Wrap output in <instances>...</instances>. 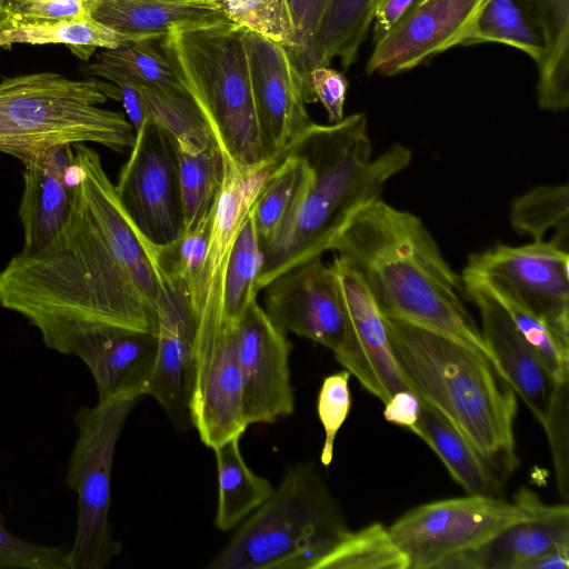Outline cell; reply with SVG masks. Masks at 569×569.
Returning a JSON list of instances; mask_svg holds the SVG:
<instances>
[{
    "label": "cell",
    "mask_w": 569,
    "mask_h": 569,
    "mask_svg": "<svg viewBox=\"0 0 569 569\" xmlns=\"http://www.w3.org/2000/svg\"><path fill=\"white\" fill-rule=\"evenodd\" d=\"M425 0H377L372 14L373 43L382 40Z\"/></svg>",
    "instance_id": "cell-45"
},
{
    "label": "cell",
    "mask_w": 569,
    "mask_h": 569,
    "mask_svg": "<svg viewBox=\"0 0 569 569\" xmlns=\"http://www.w3.org/2000/svg\"><path fill=\"white\" fill-rule=\"evenodd\" d=\"M139 396L123 395L74 416L78 437L66 476L78 497L77 528L68 561L70 569H103L121 550L109 521L113 457L124 422Z\"/></svg>",
    "instance_id": "cell-8"
},
{
    "label": "cell",
    "mask_w": 569,
    "mask_h": 569,
    "mask_svg": "<svg viewBox=\"0 0 569 569\" xmlns=\"http://www.w3.org/2000/svg\"><path fill=\"white\" fill-rule=\"evenodd\" d=\"M253 103L267 159L281 156L313 122L303 78L287 48L243 29Z\"/></svg>",
    "instance_id": "cell-14"
},
{
    "label": "cell",
    "mask_w": 569,
    "mask_h": 569,
    "mask_svg": "<svg viewBox=\"0 0 569 569\" xmlns=\"http://www.w3.org/2000/svg\"><path fill=\"white\" fill-rule=\"evenodd\" d=\"M542 44L537 101L546 111L569 106V0H516Z\"/></svg>",
    "instance_id": "cell-25"
},
{
    "label": "cell",
    "mask_w": 569,
    "mask_h": 569,
    "mask_svg": "<svg viewBox=\"0 0 569 569\" xmlns=\"http://www.w3.org/2000/svg\"><path fill=\"white\" fill-rule=\"evenodd\" d=\"M561 547H569V508L545 503L536 517L507 527L487 543L451 558L441 569H522Z\"/></svg>",
    "instance_id": "cell-23"
},
{
    "label": "cell",
    "mask_w": 569,
    "mask_h": 569,
    "mask_svg": "<svg viewBox=\"0 0 569 569\" xmlns=\"http://www.w3.org/2000/svg\"><path fill=\"white\" fill-rule=\"evenodd\" d=\"M497 42L521 50L536 63L540 60V37L516 0H488L473 22L465 46Z\"/></svg>",
    "instance_id": "cell-36"
},
{
    "label": "cell",
    "mask_w": 569,
    "mask_h": 569,
    "mask_svg": "<svg viewBox=\"0 0 569 569\" xmlns=\"http://www.w3.org/2000/svg\"><path fill=\"white\" fill-rule=\"evenodd\" d=\"M238 356L247 421L273 423L292 415L291 342L253 301L237 323Z\"/></svg>",
    "instance_id": "cell-15"
},
{
    "label": "cell",
    "mask_w": 569,
    "mask_h": 569,
    "mask_svg": "<svg viewBox=\"0 0 569 569\" xmlns=\"http://www.w3.org/2000/svg\"><path fill=\"white\" fill-rule=\"evenodd\" d=\"M119 202L141 238L157 252L184 233L177 146L148 116L114 184Z\"/></svg>",
    "instance_id": "cell-12"
},
{
    "label": "cell",
    "mask_w": 569,
    "mask_h": 569,
    "mask_svg": "<svg viewBox=\"0 0 569 569\" xmlns=\"http://www.w3.org/2000/svg\"><path fill=\"white\" fill-rule=\"evenodd\" d=\"M543 506L528 488H520L512 501L468 495L418 506L388 529L409 569H441L451 558L487 543L507 527L536 517Z\"/></svg>",
    "instance_id": "cell-9"
},
{
    "label": "cell",
    "mask_w": 569,
    "mask_h": 569,
    "mask_svg": "<svg viewBox=\"0 0 569 569\" xmlns=\"http://www.w3.org/2000/svg\"><path fill=\"white\" fill-rule=\"evenodd\" d=\"M412 432L432 449L468 495L498 496L501 492L502 480L487 461L451 423L423 401Z\"/></svg>",
    "instance_id": "cell-27"
},
{
    "label": "cell",
    "mask_w": 569,
    "mask_h": 569,
    "mask_svg": "<svg viewBox=\"0 0 569 569\" xmlns=\"http://www.w3.org/2000/svg\"><path fill=\"white\" fill-rule=\"evenodd\" d=\"M330 250L359 274L381 315L455 337L499 369L461 299V277L419 217L379 197L355 213Z\"/></svg>",
    "instance_id": "cell-3"
},
{
    "label": "cell",
    "mask_w": 569,
    "mask_h": 569,
    "mask_svg": "<svg viewBox=\"0 0 569 569\" xmlns=\"http://www.w3.org/2000/svg\"><path fill=\"white\" fill-rule=\"evenodd\" d=\"M11 27H13L12 0L0 4V33Z\"/></svg>",
    "instance_id": "cell-49"
},
{
    "label": "cell",
    "mask_w": 569,
    "mask_h": 569,
    "mask_svg": "<svg viewBox=\"0 0 569 569\" xmlns=\"http://www.w3.org/2000/svg\"><path fill=\"white\" fill-rule=\"evenodd\" d=\"M307 177L301 156L286 150L252 208L259 241L269 239L287 217Z\"/></svg>",
    "instance_id": "cell-37"
},
{
    "label": "cell",
    "mask_w": 569,
    "mask_h": 569,
    "mask_svg": "<svg viewBox=\"0 0 569 569\" xmlns=\"http://www.w3.org/2000/svg\"><path fill=\"white\" fill-rule=\"evenodd\" d=\"M390 350L408 388L437 410L503 481L519 467L517 397L493 362L438 330L383 316Z\"/></svg>",
    "instance_id": "cell-4"
},
{
    "label": "cell",
    "mask_w": 569,
    "mask_h": 569,
    "mask_svg": "<svg viewBox=\"0 0 569 569\" xmlns=\"http://www.w3.org/2000/svg\"><path fill=\"white\" fill-rule=\"evenodd\" d=\"M350 372L346 369L329 375L323 379L318 393L317 412L325 430V442L320 455L323 466L331 463L336 436L350 412Z\"/></svg>",
    "instance_id": "cell-39"
},
{
    "label": "cell",
    "mask_w": 569,
    "mask_h": 569,
    "mask_svg": "<svg viewBox=\"0 0 569 569\" xmlns=\"http://www.w3.org/2000/svg\"><path fill=\"white\" fill-rule=\"evenodd\" d=\"M261 266L262 253L251 209L237 236L226 268L222 295L224 327L236 326L257 300V280Z\"/></svg>",
    "instance_id": "cell-32"
},
{
    "label": "cell",
    "mask_w": 569,
    "mask_h": 569,
    "mask_svg": "<svg viewBox=\"0 0 569 569\" xmlns=\"http://www.w3.org/2000/svg\"><path fill=\"white\" fill-rule=\"evenodd\" d=\"M156 40H139L114 49H102L96 60L82 68L91 77L113 84L130 83L156 89L183 88L171 63Z\"/></svg>",
    "instance_id": "cell-29"
},
{
    "label": "cell",
    "mask_w": 569,
    "mask_h": 569,
    "mask_svg": "<svg viewBox=\"0 0 569 569\" xmlns=\"http://www.w3.org/2000/svg\"><path fill=\"white\" fill-rule=\"evenodd\" d=\"M551 447L559 491L568 496V382L557 388L546 426Z\"/></svg>",
    "instance_id": "cell-42"
},
{
    "label": "cell",
    "mask_w": 569,
    "mask_h": 569,
    "mask_svg": "<svg viewBox=\"0 0 569 569\" xmlns=\"http://www.w3.org/2000/svg\"><path fill=\"white\" fill-rule=\"evenodd\" d=\"M488 0H425L375 44L366 72L395 76L465 46Z\"/></svg>",
    "instance_id": "cell-18"
},
{
    "label": "cell",
    "mask_w": 569,
    "mask_h": 569,
    "mask_svg": "<svg viewBox=\"0 0 569 569\" xmlns=\"http://www.w3.org/2000/svg\"><path fill=\"white\" fill-rule=\"evenodd\" d=\"M120 100L112 82L76 80L53 72L4 78L0 82V151L21 162L59 144L97 143L117 152L136 142L122 112L103 109Z\"/></svg>",
    "instance_id": "cell-5"
},
{
    "label": "cell",
    "mask_w": 569,
    "mask_h": 569,
    "mask_svg": "<svg viewBox=\"0 0 569 569\" xmlns=\"http://www.w3.org/2000/svg\"><path fill=\"white\" fill-rule=\"evenodd\" d=\"M347 315V339L336 360L382 403L410 390L392 357L382 315L359 274L337 256L330 264Z\"/></svg>",
    "instance_id": "cell-17"
},
{
    "label": "cell",
    "mask_w": 569,
    "mask_h": 569,
    "mask_svg": "<svg viewBox=\"0 0 569 569\" xmlns=\"http://www.w3.org/2000/svg\"><path fill=\"white\" fill-rule=\"evenodd\" d=\"M189 416L201 442L214 449L241 438L246 418L237 325L226 327L207 359L191 372Z\"/></svg>",
    "instance_id": "cell-19"
},
{
    "label": "cell",
    "mask_w": 569,
    "mask_h": 569,
    "mask_svg": "<svg viewBox=\"0 0 569 569\" xmlns=\"http://www.w3.org/2000/svg\"><path fill=\"white\" fill-rule=\"evenodd\" d=\"M349 531L312 462L289 467L270 497L238 527L210 569H315Z\"/></svg>",
    "instance_id": "cell-6"
},
{
    "label": "cell",
    "mask_w": 569,
    "mask_h": 569,
    "mask_svg": "<svg viewBox=\"0 0 569 569\" xmlns=\"http://www.w3.org/2000/svg\"><path fill=\"white\" fill-rule=\"evenodd\" d=\"M68 555L64 545H39L13 536L0 511V568L70 569Z\"/></svg>",
    "instance_id": "cell-40"
},
{
    "label": "cell",
    "mask_w": 569,
    "mask_h": 569,
    "mask_svg": "<svg viewBox=\"0 0 569 569\" xmlns=\"http://www.w3.org/2000/svg\"><path fill=\"white\" fill-rule=\"evenodd\" d=\"M376 1H328L310 44L296 66L302 78L312 67L330 66L333 59H339L345 71L357 61L372 24Z\"/></svg>",
    "instance_id": "cell-26"
},
{
    "label": "cell",
    "mask_w": 569,
    "mask_h": 569,
    "mask_svg": "<svg viewBox=\"0 0 569 569\" xmlns=\"http://www.w3.org/2000/svg\"><path fill=\"white\" fill-rule=\"evenodd\" d=\"M287 150L303 158L307 177L277 231L259 241L262 266L258 291L278 276L330 250L355 213L378 199L386 182L412 159L410 149L400 143L372 158L363 112L337 123L312 122Z\"/></svg>",
    "instance_id": "cell-2"
},
{
    "label": "cell",
    "mask_w": 569,
    "mask_h": 569,
    "mask_svg": "<svg viewBox=\"0 0 569 569\" xmlns=\"http://www.w3.org/2000/svg\"><path fill=\"white\" fill-rule=\"evenodd\" d=\"M229 22L252 31L284 48L296 49L298 40L290 0H208Z\"/></svg>",
    "instance_id": "cell-38"
},
{
    "label": "cell",
    "mask_w": 569,
    "mask_h": 569,
    "mask_svg": "<svg viewBox=\"0 0 569 569\" xmlns=\"http://www.w3.org/2000/svg\"><path fill=\"white\" fill-rule=\"evenodd\" d=\"M315 569H409V563L389 529L373 522L349 530Z\"/></svg>",
    "instance_id": "cell-35"
},
{
    "label": "cell",
    "mask_w": 569,
    "mask_h": 569,
    "mask_svg": "<svg viewBox=\"0 0 569 569\" xmlns=\"http://www.w3.org/2000/svg\"><path fill=\"white\" fill-rule=\"evenodd\" d=\"M383 405V417L388 422L413 431L421 411V400L415 392L397 391Z\"/></svg>",
    "instance_id": "cell-46"
},
{
    "label": "cell",
    "mask_w": 569,
    "mask_h": 569,
    "mask_svg": "<svg viewBox=\"0 0 569 569\" xmlns=\"http://www.w3.org/2000/svg\"><path fill=\"white\" fill-rule=\"evenodd\" d=\"M93 0H12L14 26L40 24L90 17Z\"/></svg>",
    "instance_id": "cell-43"
},
{
    "label": "cell",
    "mask_w": 569,
    "mask_h": 569,
    "mask_svg": "<svg viewBox=\"0 0 569 569\" xmlns=\"http://www.w3.org/2000/svg\"><path fill=\"white\" fill-rule=\"evenodd\" d=\"M266 290V313L283 332H292L338 356L347 339V315L331 266L313 258L274 278Z\"/></svg>",
    "instance_id": "cell-13"
},
{
    "label": "cell",
    "mask_w": 569,
    "mask_h": 569,
    "mask_svg": "<svg viewBox=\"0 0 569 569\" xmlns=\"http://www.w3.org/2000/svg\"><path fill=\"white\" fill-rule=\"evenodd\" d=\"M349 82L346 76L330 66L312 67L303 78L306 103L320 102L329 123L345 118V103Z\"/></svg>",
    "instance_id": "cell-41"
},
{
    "label": "cell",
    "mask_w": 569,
    "mask_h": 569,
    "mask_svg": "<svg viewBox=\"0 0 569 569\" xmlns=\"http://www.w3.org/2000/svg\"><path fill=\"white\" fill-rule=\"evenodd\" d=\"M510 223L533 241H541L552 228L551 240L558 247L568 250L569 244V188L563 184H543L517 197L510 208Z\"/></svg>",
    "instance_id": "cell-33"
},
{
    "label": "cell",
    "mask_w": 569,
    "mask_h": 569,
    "mask_svg": "<svg viewBox=\"0 0 569 569\" xmlns=\"http://www.w3.org/2000/svg\"><path fill=\"white\" fill-rule=\"evenodd\" d=\"M221 152L223 177L213 206L206 257L189 291L196 326L192 367L209 356L226 328L222 295L228 260L247 216L282 158L244 166Z\"/></svg>",
    "instance_id": "cell-10"
},
{
    "label": "cell",
    "mask_w": 569,
    "mask_h": 569,
    "mask_svg": "<svg viewBox=\"0 0 569 569\" xmlns=\"http://www.w3.org/2000/svg\"><path fill=\"white\" fill-rule=\"evenodd\" d=\"M70 209L61 229L0 271V306L36 327L44 346L71 356L103 329L157 332L158 253L123 211L100 154L74 143Z\"/></svg>",
    "instance_id": "cell-1"
},
{
    "label": "cell",
    "mask_w": 569,
    "mask_h": 569,
    "mask_svg": "<svg viewBox=\"0 0 569 569\" xmlns=\"http://www.w3.org/2000/svg\"><path fill=\"white\" fill-rule=\"evenodd\" d=\"M569 547H561L531 560L522 569H568Z\"/></svg>",
    "instance_id": "cell-48"
},
{
    "label": "cell",
    "mask_w": 569,
    "mask_h": 569,
    "mask_svg": "<svg viewBox=\"0 0 569 569\" xmlns=\"http://www.w3.org/2000/svg\"><path fill=\"white\" fill-rule=\"evenodd\" d=\"M462 276L516 302L569 345V251L552 241L499 243L471 254Z\"/></svg>",
    "instance_id": "cell-11"
},
{
    "label": "cell",
    "mask_w": 569,
    "mask_h": 569,
    "mask_svg": "<svg viewBox=\"0 0 569 569\" xmlns=\"http://www.w3.org/2000/svg\"><path fill=\"white\" fill-rule=\"evenodd\" d=\"M137 88L147 116L173 138L178 150L199 152L218 143L198 104L184 87Z\"/></svg>",
    "instance_id": "cell-30"
},
{
    "label": "cell",
    "mask_w": 569,
    "mask_h": 569,
    "mask_svg": "<svg viewBox=\"0 0 569 569\" xmlns=\"http://www.w3.org/2000/svg\"><path fill=\"white\" fill-rule=\"evenodd\" d=\"M184 232L208 218L223 177V158L219 144L199 152L177 149Z\"/></svg>",
    "instance_id": "cell-34"
},
{
    "label": "cell",
    "mask_w": 569,
    "mask_h": 569,
    "mask_svg": "<svg viewBox=\"0 0 569 569\" xmlns=\"http://www.w3.org/2000/svg\"><path fill=\"white\" fill-rule=\"evenodd\" d=\"M160 270L157 352L144 395L154 398L172 425L183 431L191 427L189 395L196 326L184 284L161 266Z\"/></svg>",
    "instance_id": "cell-16"
},
{
    "label": "cell",
    "mask_w": 569,
    "mask_h": 569,
    "mask_svg": "<svg viewBox=\"0 0 569 569\" xmlns=\"http://www.w3.org/2000/svg\"><path fill=\"white\" fill-rule=\"evenodd\" d=\"M328 1L290 0L298 40L296 49L289 52L295 67L309 47Z\"/></svg>",
    "instance_id": "cell-44"
},
{
    "label": "cell",
    "mask_w": 569,
    "mask_h": 569,
    "mask_svg": "<svg viewBox=\"0 0 569 569\" xmlns=\"http://www.w3.org/2000/svg\"><path fill=\"white\" fill-rule=\"evenodd\" d=\"M461 282L462 290L479 311L482 338L500 372L545 427L560 385L553 382L489 288L470 277L461 276Z\"/></svg>",
    "instance_id": "cell-20"
},
{
    "label": "cell",
    "mask_w": 569,
    "mask_h": 569,
    "mask_svg": "<svg viewBox=\"0 0 569 569\" xmlns=\"http://www.w3.org/2000/svg\"><path fill=\"white\" fill-rule=\"evenodd\" d=\"M136 40L93 20L91 17L40 24L11 27L0 33V47L14 43L66 44L87 61L96 49H114Z\"/></svg>",
    "instance_id": "cell-31"
},
{
    "label": "cell",
    "mask_w": 569,
    "mask_h": 569,
    "mask_svg": "<svg viewBox=\"0 0 569 569\" xmlns=\"http://www.w3.org/2000/svg\"><path fill=\"white\" fill-rule=\"evenodd\" d=\"M89 16L136 41L160 40L173 28L229 22L208 0H93Z\"/></svg>",
    "instance_id": "cell-24"
},
{
    "label": "cell",
    "mask_w": 569,
    "mask_h": 569,
    "mask_svg": "<svg viewBox=\"0 0 569 569\" xmlns=\"http://www.w3.org/2000/svg\"><path fill=\"white\" fill-rule=\"evenodd\" d=\"M9 1H10V0H0V4H2V3H7V2H9Z\"/></svg>",
    "instance_id": "cell-50"
},
{
    "label": "cell",
    "mask_w": 569,
    "mask_h": 569,
    "mask_svg": "<svg viewBox=\"0 0 569 569\" xmlns=\"http://www.w3.org/2000/svg\"><path fill=\"white\" fill-rule=\"evenodd\" d=\"M120 90V101L123 104L127 117L137 133L147 120V113L138 88L130 83L117 86Z\"/></svg>",
    "instance_id": "cell-47"
},
{
    "label": "cell",
    "mask_w": 569,
    "mask_h": 569,
    "mask_svg": "<svg viewBox=\"0 0 569 569\" xmlns=\"http://www.w3.org/2000/svg\"><path fill=\"white\" fill-rule=\"evenodd\" d=\"M159 47L220 149L244 166L268 160L253 103L243 29L231 22L173 28L160 39Z\"/></svg>",
    "instance_id": "cell-7"
},
{
    "label": "cell",
    "mask_w": 569,
    "mask_h": 569,
    "mask_svg": "<svg viewBox=\"0 0 569 569\" xmlns=\"http://www.w3.org/2000/svg\"><path fill=\"white\" fill-rule=\"evenodd\" d=\"M72 144H59L27 159L19 218L23 231L20 252L44 247L67 220L73 186Z\"/></svg>",
    "instance_id": "cell-21"
},
{
    "label": "cell",
    "mask_w": 569,
    "mask_h": 569,
    "mask_svg": "<svg viewBox=\"0 0 569 569\" xmlns=\"http://www.w3.org/2000/svg\"><path fill=\"white\" fill-rule=\"evenodd\" d=\"M232 438L214 448L218 481V503L214 526L227 532L237 528L272 493L271 482L251 470Z\"/></svg>",
    "instance_id": "cell-28"
},
{
    "label": "cell",
    "mask_w": 569,
    "mask_h": 569,
    "mask_svg": "<svg viewBox=\"0 0 569 569\" xmlns=\"http://www.w3.org/2000/svg\"><path fill=\"white\" fill-rule=\"evenodd\" d=\"M157 352L156 333L103 328L82 337L71 356L90 370L98 402L123 396H143Z\"/></svg>",
    "instance_id": "cell-22"
}]
</instances>
